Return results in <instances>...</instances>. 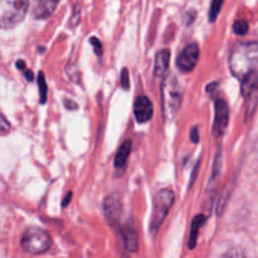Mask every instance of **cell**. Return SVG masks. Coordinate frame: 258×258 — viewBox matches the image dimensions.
<instances>
[{
	"mask_svg": "<svg viewBox=\"0 0 258 258\" xmlns=\"http://www.w3.org/2000/svg\"><path fill=\"white\" fill-rule=\"evenodd\" d=\"M229 70L238 80H243L248 75L258 76V42L234 45L229 54Z\"/></svg>",
	"mask_w": 258,
	"mask_h": 258,
	"instance_id": "cell-1",
	"label": "cell"
},
{
	"mask_svg": "<svg viewBox=\"0 0 258 258\" xmlns=\"http://www.w3.org/2000/svg\"><path fill=\"white\" fill-rule=\"evenodd\" d=\"M180 85L174 76H166L161 85V105L166 121H171L181 107Z\"/></svg>",
	"mask_w": 258,
	"mask_h": 258,
	"instance_id": "cell-2",
	"label": "cell"
},
{
	"mask_svg": "<svg viewBox=\"0 0 258 258\" xmlns=\"http://www.w3.org/2000/svg\"><path fill=\"white\" fill-rule=\"evenodd\" d=\"M29 0H0V28L10 29L27 15Z\"/></svg>",
	"mask_w": 258,
	"mask_h": 258,
	"instance_id": "cell-3",
	"label": "cell"
},
{
	"mask_svg": "<svg viewBox=\"0 0 258 258\" xmlns=\"http://www.w3.org/2000/svg\"><path fill=\"white\" fill-rule=\"evenodd\" d=\"M174 202H175V194H174L173 190L164 189V190H160L158 193L155 202H154L153 216H151L150 223V231L153 236H155L163 222L165 221Z\"/></svg>",
	"mask_w": 258,
	"mask_h": 258,
	"instance_id": "cell-4",
	"label": "cell"
},
{
	"mask_svg": "<svg viewBox=\"0 0 258 258\" xmlns=\"http://www.w3.org/2000/svg\"><path fill=\"white\" fill-rule=\"evenodd\" d=\"M52 239L43 229L33 227L27 229L22 237V248L32 254H42L50 248Z\"/></svg>",
	"mask_w": 258,
	"mask_h": 258,
	"instance_id": "cell-5",
	"label": "cell"
},
{
	"mask_svg": "<svg viewBox=\"0 0 258 258\" xmlns=\"http://www.w3.org/2000/svg\"><path fill=\"white\" fill-rule=\"evenodd\" d=\"M241 92L246 101V110L247 116L249 112H253L254 107L257 105L258 98V76L248 75L241 80Z\"/></svg>",
	"mask_w": 258,
	"mask_h": 258,
	"instance_id": "cell-6",
	"label": "cell"
},
{
	"mask_svg": "<svg viewBox=\"0 0 258 258\" xmlns=\"http://www.w3.org/2000/svg\"><path fill=\"white\" fill-rule=\"evenodd\" d=\"M103 213L106 221L112 227H117L120 223L121 214H122V203L117 193H111L103 201Z\"/></svg>",
	"mask_w": 258,
	"mask_h": 258,
	"instance_id": "cell-7",
	"label": "cell"
},
{
	"mask_svg": "<svg viewBox=\"0 0 258 258\" xmlns=\"http://www.w3.org/2000/svg\"><path fill=\"white\" fill-rule=\"evenodd\" d=\"M199 54H201V50H199L198 44L197 43H190L178 55L176 66L183 72H190V71H193L196 68L197 63H198Z\"/></svg>",
	"mask_w": 258,
	"mask_h": 258,
	"instance_id": "cell-8",
	"label": "cell"
},
{
	"mask_svg": "<svg viewBox=\"0 0 258 258\" xmlns=\"http://www.w3.org/2000/svg\"><path fill=\"white\" fill-rule=\"evenodd\" d=\"M216 115H214V122H213V135L217 139L222 138V135L226 131L227 126H228L229 120V107L224 100H217L216 101Z\"/></svg>",
	"mask_w": 258,
	"mask_h": 258,
	"instance_id": "cell-9",
	"label": "cell"
},
{
	"mask_svg": "<svg viewBox=\"0 0 258 258\" xmlns=\"http://www.w3.org/2000/svg\"><path fill=\"white\" fill-rule=\"evenodd\" d=\"M134 115L139 123H145L151 120L154 115L153 102L146 96H140L136 98L135 105H134Z\"/></svg>",
	"mask_w": 258,
	"mask_h": 258,
	"instance_id": "cell-10",
	"label": "cell"
},
{
	"mask_svg": "<svg viewBox=\"0 0 258 258\" xmlns=\"http://www.w3.org/2000/svg\"><path fill=\"white\" fill-rule=\"evenodd\" d=\"M59 0H34L33 2V17L35 19H45L50 17L57 8Z\"/></svg>",
	"mask_w": 258,
	"mask_h": 258,
	"instance_id": "cell-11",
	"label": "cell"
},
{
	"mask_svg": "<svg viewBox=\"0 0 258 258\" xmlns=\"http://www.w3.org/2000/svg\"><path fill=\"white\" fill-rule=\"evenodd\" d=\"M170 63V50L161 49L155 57V64H154V76L156 78H161L166 76Z\"/></svg>",
	"mask_w": 258,
	"mask_h": 258,
	"instance_id": "cell-12",
	"label": "cell"
},
{
	"mask_svg": "<svg viewBox=\"0 0 258 258\" xmlns=\"http://www.w3.org/2000/svg\"><path fill=\"white\" fill-rule=\"evenodd\" d=\"M131 149H133V143L131 140H125L121 146L118 148L117 153L115 155V168L117 170H123L127 165L128 156L131 154Z\"/></svg>",
	"mask_w": 258,
	"mask_h": 258,
	"instance_id": "cell-13",
	"label": "cell"
},
{
	"mask_svg": "<svg viewBox=\"0 0 258 258\" xmlns=\"http://www.w3.org/2000/svg\"><path fill=\"white\" fill-rule=\"evenodd\" d=\"M121 236H122L123 243L127 251L130 252H138L139 251V237L136 233L135 229L131 226H125L121 232Z\"/></svg>",
	"mask_w": 258,
	"mask_h": 258,
	"instance_id": "cell-14",
	"label": "cell"
},
{
	"mask_svg": "<svg viewBox=\"0 0 258 258\" xmlns=\"http://www.w3.org/2000/svg\"><path fill=\"white\" fill-rule=\"evenodd\" d=\"M204 222H206V216H204V214H198V216L194 217L193 222H191V231H190V236H189V242H188V246L190 249H193L194 247H196L197 239H198L199 229H201V227L203 226Z\"/></svg>",
	"mask_w": 258,
	"mask_h": 258,
	"instance_id": "cell-15",
	"label": "cell"
},
{
	"mask_svg": "<svg viewBox=\"0 0 258 258\" xmlns=\"http://www.w3.org/2000/svg\"><path fill=\"white\" fill-rule=\"evenodd\" d=\"M38 87H39V95H40V103H45L48 95V86L45 83L44 75L42 72L38 75Z\"/></svg>",
	"mask_w": 258,
	"mask_h": 258,
	"instance_id": "cell-16",
	"label": "cell"
},
{
	"mask_svg": "<svg viewBox=\"0 0 258 258\" xmlns=\"http://www.w3.org/2000/svg\"><path fill=\"white\" fill-rule=\"evenodd\" d=\"M224 0H212L211 9H209V20L211 22H214L218 17L219 12L222 9V5H223Z\"/></svg>",
	"mask_w": 258,
	"mask_h": 258,
	"instance_id": "cell-17",
	"label": "cell"
},
{
	"mask_svg": "<svg viewBox=\"0 0 258 258\" xmlns=\"http://www.w3.org/2000/svg\"><path fill=\"white\" fill-rule=\"evenodd\" d=\"M248 29H249V25H248V23H247L244 19L237 20V22L234 23V25H233L234 33H236V34H238V35L247 34Z\"/></svg>",
	"mask_w": 258,
	"mask_h": 258,
	"instance_id": "cell-18",
	"label": "cell"
},
{
	"mask_svg": "<svg viewBox=\"0 0 258 258\" xmlns=\"http://www.w3.org/2000/svg\"><path fill=\"white\" fill-rule=\"evenodd\" d=\"M17 67L19 68L20 71H22L23 73H24V76H25V78H27L28 81H29V82H32L33 80H34V75H33V72L30 70H28L27 67H25V63H24V60H18L17 62Z\"/></svg>",
	"mask_w": 258,
	"mask_h": 258,
	"instance_id": "cell-19",
	"label": "cell"
},
{
	"mask_svg": "<svg viewBox=\"0 0 258 258\" xmlns=\"http://www.w3.org/2000/svg\"><path fill=\"white\" fill-rule=\"evenodd\" d=\"M67 75L70 76V78L72 81H75V82H78L80 81V75H78V70L77 67H76L73 63H70V64L67 66Z\"/></svg>",
	"mask_w": 258,
	"mask_h": 258,
	"instance_id": "cell-20",
	"label": "cell"
},
{
	"mask_svg": "<svg viewBox=\"0 0 258 258\" xmlns=\"http://www.w3.org/2000/svg\"><path fill=\"white\" fill-rule=\"evenodd\" d=\"M221 258H246L244 257V253L238 248H233V249H229L228 252L223 254Z\"/></svg>",
	"mask_w": 258,
	"mask_h": 258,
	"instance_id": "cell-21",
	"label": "cell"
},
{
	"mask_svg": "<svg viewBox=\"0 0 258 258\" xmlns=\"http://www.w3.org/2000/svg\"><path fill=\"white\" fill-rule=\"evenodd\" d=\"M121 86H122V88H125V90H128V87H130L127 68H123V70L121 71Z\"/></svg>",
	"mask_w": 258,
	"mask_h": 258,
	"instance_id": "cell-22",
	"label": "cell"
},
{
	"mask_svg": "<svg viewBox=\"0 0 258 258\" xmlns=\"http://www.w3.org/2000/svg\"><path fill=\"white\" fill-rule=\"evenodd\" d=\"M91 44H92L93 48H95L96 54H97L98 57H101V55H102V44H101L100 40H98L96 37H92L91 38Z\"/></svg>",
	"mask_w": 258,
	"mask_h": 258,
	"instance_id": "cell-23",
	"label": "cell"
},
{
	"mask_svg": "<svg viewBox=\"0 0 258 258\" xmlns=\"http://www.w3.org/2000/svg\"><path fill=\"white\" fill-rule=\"evenodd\" d=\"M10 127H12V126H10L9 121L5 118L4 115L0 113V133H8V131L10 130Z\"/></svg>",
	"mask_w": 258,
	"mask_h": 258,
	"instance_id": "cell-24",
	"label": "cell"
},
{
	"mask_svg": "<svg viewBox=\"0 0 258 258\" xmlns=\"http://www.w3.org/2000/svg\"><path fill=\"white\" fill-rule=\"evenodd\" d=\"M190 139L194 144L199 143V130L198 127H193V130L190 131Z\"/></svg>",
	"mask_w": 258,
	"mask_h": 258,
	"instance_id": "cell-25",
	"label": "cell"
},
{
	"mask_svg": "<svg viewBox=\"0 0 258 258\" xmlns=\"http://www.w3.org/2000/svg\"><path fill=\"white\" fill-rule=\"evenodd\" d=\"M64 106L68 110H77L78 105L76 102H73L72 100H64Z\"/></svg>",
	"mask_w": 258,
	"mask_h": 258,
	"instance_id": "cell-26",
	"label": "cell"
},
{
	"mask_svg": "<svg viewBox=\"0 0 258 258\" xmlns=\"http://www.w3.org/2000/svg\"><path fill=\"white\" fill-rule=\"evenodd\" d=\"M71 197H72V193H68L67 196H66V198L63 199V204H62L63 207H67V204H70V199H71Z\"/></svg>",
	"mask_w": 258,
	"mask_h": 258,
	"instance_id": "cell-27",
	"label": "cell"
}]
</instances>
